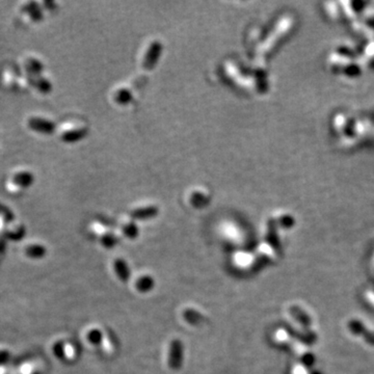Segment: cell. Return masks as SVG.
Masks as SVG:
<instances>
[{
  "mask_svg": "<svg viewBox=\"0 0 374 374\" xmlns=\"http://www.w3.org/2000/svg\"><path fill=\"white\" fill-rule=\"evenodd\" d=\"M21 77L22 73L18 65L7 63L2 66L0 72V86L8 93L19 91Z\"/></svg>",
  "mask_w": 374,
  "mask_h": 374,
  "instance_id": "obj_5",
  "label": "cell"
},
{
  "mask_svg": "<svg viewBox=\"0 0 374 374\" xmlns=\"http://www.w3.org/2000/svg\"><path fill=\"white\" fill-rule=\"evenodd\" d=\"M184 318L188 323L193 324V326H199L205 320L204 316L201 313L191 309H188L184 312Z\"/></svg>",
  "mask_w": 374,
  "mask_h": 374,
  "instance_id": "obj_12",
  "label": "cell"
},
{
  "mask_svg": "<svg viewBox=\"0 0 374 374\" xmlns=\"http://www.w3.org/2000/svg\"><path fill=\"white\" fill-rule=\"evenodd\" d=\"M23 75L26 76H36L38 74L45 72V65L42 58L36 53L27 52L20 56L19 62L17 63Z\"/></svg>",
  "mask_w": 374,
  "mask_h": 374,
  "instance_id": "obj_6",
  "label": "cell"
},
{
  "mask_svg": "<svg viewBox=\"0 0 374 374\" xmlns=\"http://www.w3.org/2000/svg\"><path fill=\"white\" fill-rule=\"evenodd\" d=\"M17 16L24 25H36L44 20L45 13L42 10L40 1L26 0L20 2L16 8Z\"/></svg>",
  "mask_w": 374,
  "mask_h": 374,
  "instance_id": "obj_3",
  "label": "cell"
},
{
  "mask_svg": "<svg viewBox=\"0 0 374 374\" xmlns=\"http://www.w3.org/2000/svg\"><path fill=\"white\" fill-rule=\"evenodd\" d=\"M56 126L57 124L52 119L41 113H31L24 120V127L29 132L38 135L53 134Z\"/></svg>",
  "mask_w": 374,
  "mask_h": 374,
  "instance_id": "obj_4",
  "label": "cell"
},
{
  "mask_svg": "<svg viewBox=\"0 0 374 374\" xmlns=\"http://www.w3.org/2000/svg\"><path fill=\"white\" fill-rule=\"evenodd\" d=\"M184 360V346L179 339L172 341L169 352V366L173 370H179Z\"/></svg>",
  "mask_w": 374,
  "mask_h": 374,
  "instance_id": "obj_8",
  "label": "cell"
},
{
  "mask_svg": "<svg viewBox=\"0 0 374 374\" xmlns=\"http://www.w3.org/2000/svg\"><path fill=\"white\" fill-rule=\"evenodd\" d=\"M42 10L44 11L45 15L47 13H51L55 10V2L53 1H40Z\"/></svg>",
  "mask_w": 374,
  "mask_h": 374,
  "instance_id": "obj_16",
  "label": "cell"
},
{
  "mask_svg": "<svg viewBox=\"0 0 374 374\" xmlns=\"http://www.w3.org/2000/svg\"><path fill=\"white\" fill-rule=\"evenodd\" d=\"M35 180L36 177L33 172L28 168L21 166V168L14 169L7 175L3 187L6 194L13 197H19L33 185Z\"/></svg>",
  "mask_w": 374,
  "mask_h": 374,
  "instance_id": "obj_1",
  "label": "cell"
},
{
  "mask_svg": "<svg viewBox=\"0 0 374 374\" xmlns=\"http://www.w3.org/2000/svg\"><path fill=\"white\" fill-rule=\"evenodd\" d=\"M14 220V215L10 208L0 203V231H3L7 224Z\"/></svg>",
  "mask_w": 374,
  "mask_h": 374,
  "instance_id": "obj_10",
  "label": "cell"
},
{
  "mask_svg": "<svg viewBox=\"0 0 374 374\" xmlns=\"http://www.w3.org/2000/svg\"><path fill=\"white\" fill-rule=\"evenodd\" d=\"M113 268L116 276L123 282H127L130 279V269L128 264L123 259H116L113 263Z\"/></svg>",
  "mask_w": 374,
  "mask_h": 374,
  "instance_id": "obj_9",
  "label": "cell"
},
{
  "mask_svg": "<svg viewBox=\"0 0 374 374\" xmlns=\"http://www.w3.org/2000/svg\"><path fill=\"white\" fill-rule=\"evenodd\" d=\"M124 233L129 238H135L137 236L138 230L134 223H127L126 226L124 227Z\"/></svg>",
  "mask_w": 374,
  "mask_h": 374,
  "instance_id": "obj_15",
  "label": "cell"
},
{
  "mask_svg": "<svg viewBox=\"0 0 374 374\" xmlns=\"http://www.w3.org/2000/svg\"><path fill=\"white\" fill-rule=\"evenodd\" d=\"M102 339H103V336H102V332L100 331L99 330H93L89 331L88 334V341L90 343H93L95 345H98L102 342Z\"/></svg>",
  "mask_w": 374,
  "mask_h": 374,
  "instance_id": "obj_14",
  "label": "cell"
},
{
  "mask_svg": "<svg viewBox=\"0 0 374 374\" xmlns=\"http://www.w3.org/2000/svg\"><path fill=\"white\" fill-rule=\"evenodd\" d=\"M115 239L111 236V235H105L103 238H102V243L106 246V247H111L115 244Z\"/></svg>",
  "mask_w": 374,
  "mask_h": 374,
  "instance_id": "obj_17",
  "label": "cell"
},
{
  "mask_svg": "<svg viewBox=\"0 0 374 374\" xmlns=\"http://www.w3.org/2000/svg\"><path fill=\"white\" fill-rule=\"evenodd\" d=\"M87 124L79 119L65 120L56 126L55 134L64 143H75L87 134Z\"/></svg>",
  "mask_w": 374,
  "mask_h": 374,
  "instance_id": "obj_2",
  "label": "cell"
},
{
  "mask_svg": "<svg viewBox=\"0 0 374 374\" xmlns=\"http://www.w3.org/2000/svg\"><path fill=\"white\" fill-rule=\"evenodd\" d=\"M154 279L150 276L141 277L136 282V288L140 292H149V291H151L154 288Z\"/></svg>",
  "mask_w": 374,
  "mask_h": 374,
  "instance_id": "obj_11",
  "label": "cell"
},
{
  "mask_svg": "<svg viewBox=\"0 0 374 374\" xmlns=\"http://www.w3.org/2000/svg\"><path fill=\"white\" fill-rule=\"evenodd\" d=\"M156 213H157V210L155 209V208L150 207V208H144V209H138V210L133 212L132 214L136 219L145 220V219L153 218V216L156 215Z\"/></svg>",
  "mask_w": 374,
  "mask_h": 374,
  "instance_id": "obj_13",
  "label": "cell"
},
{
  "mask_svg": "<svg viewBox=\"0 0 374 374\" xmlns=\"http://www.w3.org/2000/svg\"><path fill=\"white\" fill-rule=\"evenodd\" d=\"M26 76V75H25ZM30 80V91L38 96H46L51 93L52 90V81L50 79L49 75L46 74V71L36 75V76H27Z\"/></svg>",
  "mask_w": 374,
  "mask_h": 374,
  "instance_id": "obj_7",
  "label": "cell"
}]
</instances>
